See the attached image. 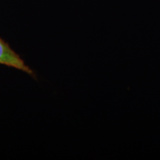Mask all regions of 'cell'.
Masks as SVG:
<instances>
[{"instance_id": "1", "label": "cell", "mask_w": 160, "mask_h": 160, "mask_svg": "<svg viewBox=\"0 0 160 160\" xmlns=\"http://www.w3.org/2000/svg\"><path fill=\"white\" fill-rule=\"evenodd\" d=\"M0 64L14 68L36 78V74L8 44L0 38Z\"/></svg>"}]
</instances>
